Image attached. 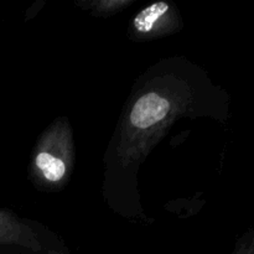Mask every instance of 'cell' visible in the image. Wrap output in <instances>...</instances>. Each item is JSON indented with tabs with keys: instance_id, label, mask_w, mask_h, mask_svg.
<instances>
[{
	"instance_id": "6da1fadb",
	"label": "cell",
	"mask_w": 254,
	"mask_h": 254,
	"mask_svg": "<svg viewBox=\"0 0 254 254\" xmlns=\"http://www.w3.org/2000/svg\"><path fill=\"white\" fill-rule=\"evenodd\" d=\"M228 117L227 91L188 57H165L148 67L134 81L104 151L107 207L127 221L153 222L140 200L141 165L179 121L226 123Z\"/></svg>"
},
{
	"instance_id": "7a4b0ae2",
	"label": "cell",
	"mask_w": 254,
	"mask_h": 254,
	"mask_svg": "<svg viewBox=\"0 0 254 254\" xmlns=\"http://www.w3.org/2000/svg\"><path fill=\"white\" fill-rule=\"evenodd\" d=\"M76 166L72 124L67 117L55 118L37 138L27 166V178L40 192L64 190Z\"/></svg>"
},
{
	"instance_id": "3957f363",
	"label": "cell",
	"mask_w": 254,
	"mask_h": 254,
	"mask_svg": "<svg viewBox=\"0 0 254 254\" xmlns=\"http://www.w3.org/2000/svg\"><path fill=\"white\" fill-rule=\"evenodd\" d=\"M0 247L22 254H69L66 241L36 220L0 207Z\"/></svg>"
},
{
	"instance_id": "277c9868",
	"label": "cell",
	"mask_w": 254,
	"mask_h": 254,
	"mask_svg": "<svg viewBox=\"0 0 254 254\" xmlns=\"http://www.w3.org/2000/svg\"><path fill=\"white\" fill-rule=\"evenodd\" d=\"M183 15L174 2L158 0L136 12L129 22L127 36L133 42H148L173 36L184 29Z\"/></svg>"
},
{
	"instance_id": "5b68a950",
	"label": "cell",
	"mask_w": 254,
	"mask_h": 254,
	"mask_svg": "<svg viewBox=\"0 0 254 254\" xmlns=\"http://www.w3.org/2000/svg\"><path fill=\"white\" fill-rule=\"evenodd\" d=\"M135 1L136 0H77L74 5L82 11L88 12L91 16L107 19L121 14Z\"/></svg>"
},
{
	"instance_id": "8992f818",
	"label": "cell",
	"mask_w": 254,
	"mask_h": 254,
	"mask_svg": "<svg viewBox=\"0 0 254 254\" xmlns=\"http://www.w3.org/2000/svg\"><path fill=\"white\" fill-rule=\"evenodd\" d=\"M231 254H254V233L252 228L238 238L235 250Z\"/></svg>"
}]
</instances>
